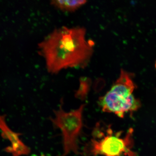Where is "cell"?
Instances as JSON below:
<instances>
[{"mask_svg":"<svg viewBox=\"0 0 156 156\" xmlns=\"http://www.w3.org/2000/svg\"><path fill=\"white\" fill-rule=\"evenodd\" d=\"M0 130L3 138L11 143L10 146L5 149L6 152L13 156L27 155L30 153V149L20 138V134L14 132L6 124L5 118L0 115Z\"/></svg>","mask_w":156,"mask_h":156,"instance_id":"cell-5","label":"cell"},{"mask_svg":"<svg viewBox=\"0 0 156 156\" xmlns=\"http://www.w3.org/2000/svg\"><path fill=\"white\" fill-rule=\"evenodd\" d=\"M86 34L83 27H62L45 37L40 48L48 72L86 66L94 52V43Z\"/></svg>","mask_w":156,"mask_h":156,"instance_id":"cell-1","label":"cell"},{"mask_svg":"<svg viewBox=\"0 0 156 156\" xmlns=\"http://www.w3.org/2000/svg\"><path fill=\"white\" fill-rule=\"evenodd\" d=\"M85 105L70 112L65 111L62 106L54 111V117L50 119L53 126L60 129L62 136L63 154L66 156L71 153H79L78 140L83 126V112Z\"/></svg>","mask_w":156,"mask_h":156,"instance_id":"cell-4","label":"cell"},{"mask_svg":"<svg viewBox=\"0 0 156 156\" xmlns=\"http://www.w3.org/2000/svg\"><path fill=\"white\" fill-rule=\"evenodd\" d=\"M87 2L85 0H54L51 4L59 10L66 12H73Z\"/></svg>","mask_w":156,"mask_h":156,"instance_id":"cell-6","label":"cell"},{"mask_svg":"<svg viewBox=\"0 0 156 156\" xmlns=\"http://www.w3.org/2000/svg\"><path fill=\"white\" fill-rule=\"evenodd\" d=\"M132 76L121 70L119 76L110 89L99 98L98 104L102 111L123 118L126 114L136 111L140 107V101L132 94L136 85Z\"/></svg>","mask_w":156,"mask_h":156,"instance_id":"cell-3","label":"cell"},{"mask_svg":"<svg viewBox=\"0 0 156 156\" xmlns=\"http://www.w3.org/2000/svg\"><path fill=\"white\" fill-rule=\"evenodd\" d=\"M132 133L133 130L130 129L126 136L122 137L121 132L114 133L110 126L99 122L83 153L86 156H136L131 150Z\"/></svg>","mask_w":156,"mask_h":156,"instance_id":"cell-2","label":"cell"}]
</instances>
